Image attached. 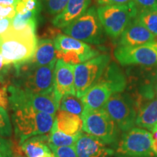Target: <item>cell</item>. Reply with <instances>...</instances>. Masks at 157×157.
Masks as SVG:
<instances>
[{
    "mask_svg": "<svg viewBox=\"0 0 157 157\" xmlns=\"http://www.w3.org/2000/svg\"><path fill=\"white\" fill-rule=\"evenodd\" d=\"M41 10L39 0H19L15 5L16 14H23L29 11Z\"/></svg>",
    "mask_w": 157,
    "mask_h": 157,
    "instance_id": "cell-26",
    "label": "cell"
},
{
    "mask_svg": "<svg viewBox=\"0 0 157 157\" xmlns=\"http://www.w3.org/2000/svg\"><path fill=\"white\" fill-rule=\"evenodd\" d=\"M22 151L27 157L53 156L49 146L48 135H36L29 137L20 145Z\"/></svg>",
    "mask_w": 157,
    "mask_h": 157,
    "instance_id": "cell-19",
    "label": "cell"
},
{
    "mask_svg": "<svg viewBox=\"0 0 157 157\" xmlns=\"http://www.w3.org/2000/svg\"><path fill=\"white\" fill-rule=\"evenodd\" d=\"M49 137V145L56 147L63 146H74L76 140V136L68 135L66 133L58 130L53 124Z\"/></svg>",
    "mask_w": 157,
    "mask_h": 157,
    "instance_id": "cell-24",
    "label": "cell"
},
{
    "mask_svg": "<svg viewBox=\"0 0 157 157\" xmlns=\"http://www.w3.org/2000/svg\"><path fill=\"white\" fill-rule=\"evenodd\" d=\"M151 135L153 140H157V129H155L152 131Z\"/></svg>",
    "mask_w": 157,
    "mask_h": 157,
    "instance_id": "cell-39",
    "label": "cell"
},
{
    "mask_svg": "<svg viewBox=\"0 0 157 157\" xmlns=\"http://www.w3.org/2000/svg\"><path fill=\"white\" fill-rule=\"evenodd\" d=\"M137 117L135 124L152 131L157 123V95L135 102Z\"/></svg>",
    "mask_w": 157,
    "mask_h": 157,
    "instance_id": "cell-17",
    "label": "cell"
},
{
    "mask_svg": "<svg viewBox=\"0 0 157 157\" xmlns=\"http://www.w3.org/2000/svg\"><path fill=\"white\" fill-rule=\"evenodd\" d=\"M117 62L122 66H140L157 67V40L133 48L118 46L113 52Z\"/></svg>",
    "mask_w": 157,
    "mask_h": 157,
    "instance_id": "cell-13",
    "label": "cell"
},
{
    "mask_svg": "<svg viewBox=\"0 0 157 157\" xmlns=\"http://www.w3.org/2000/svg\"><path fill=\"white\" fill-rule=\"evenodd\" d=\"M12 18H5L0 20V36L3 35L9 30L12 23Z\"/></svg>",
    "mask_w": 157,
    "mask_h": 157,
    "instance_id": "cell-36",
    "label": "cell"
},
{
    "mask_svg": "<svg viewBox=\"0 0 157 157\" xmlns=\"http://www.w3.org/2000/svg\"><path fill=\"white\" fill-rule=\"evenodd\" d=\"M91 0H69L61 13L52 19V25L58 29H64L87 10Z\"/></svg>",
    "mask_w": 157,
    "mask_h": 157,
    "instance_id": "cell-18",
    "label": "cell"
},
{
    "mask_svg": "<svg viewBox=\"0 0 157 157\" xmlns=\"http://www.w3.org/2000/svg\"><path fill=\"white\" fill-rule=\"evenodd\" d=\"M19 0H0V5H14L15 7Z\"/></svg>",
    "mask_w": 157,
    "mask_h": 157,
    "instance_id": "cell-37",
    "label": "cell"
},
{
    "mask_svg": "<svg viewBox=\"0 0 157 157\" xmlns=\"http://www.w3.org/2000/svg\"><path fill=\"white\" fill-rule=\"evenodd\" d=\"M10 67L11 66L5 63L3 57L0 52V82L5 83V78L9 73Z\"/></svg>",
    "mask_w": 157,
    "mask_h": 157,
    "instance_id": "cell-35",
    "label": "cell"
},
{
    "mask_svg": "<svg viewBox=\"0 0 157 157\" xmlns=\"http://www.w3.org/2000/svg\"><path fill=\"white\" fill-rule=\"evenodd\" d=\"M137 17L157 38V10L139 13Z\"/></svg>",
    "mask_w": 157,
    "mask_h": 157,
    "instance_id": "cell-25",
    "label": "cell"
},
{
    "mask_svg": "<svg viewBox=\"0 0 157 157\" xmlns=\"http://www.w3.org/2000/svg\"><path fill=\"white\" fill-rule=\"evenodd\" d=\"M36 35L25 34L8 30L0 36V52L5 63L15 67L30 61L34 57Z\"/></svg>",
    "mask_w": 157,
    "mask_h": 157,
    "instance_id": "cell-3",
    "label": "cell"
},
{
    "mask_svg": "<svg viewBox=\"0 0 157 157\" xmlns=\"http://www.w3.org/2000/svg\"><path fill=\"white\" fill-rule=\"evenodd\" d=\"M84 109V104L82 99L78 98L76 95L68 94L63 96L60 100L59 110L67 111L82 117Z\"/></svg>",
    "mask_w": 157,
    "mask_h": 157,
    "instance_id": "cell-23",
    "label": "cell"
},
{
    "mask_svg": "<svg viewBox=\"0 0 157 157\" xmlns=\"http://www.w3.org/2000/svg\"><path fill=\"white\" fill-rule=\"evenodd\" d=\"M102 109L114 121L123 132L134 127L137 108L133 98L128 93H117L110 97Z\"/></svg>",
    "mask_w": 157,
    "mask_h": 157,
    "instance_id": "cell-9",
    "label": "cell"
},
{
    "mask_svg": "<svg viewBox=\"0 0 157 157\" xmlns=\"http://www.w3.org/2000/svg\"><path fill=\"white\" fill-rule=\"evenodd\" d=\"M154 82L155 87H156V89L157 90V73L155 74V76H154Z\"/></svg>",
    "mask_w": 157,
    "mask_h": 157,
    "instance_id": "cell-40",
    "label": "cell"
},
{
    "mask_svg": "<svg viewBox=\"0 0 157 157\" xmlns=\"http://www.w3.org/2000/svg\"><path fill=\"white\" fill-rule=\"evenodd\" d=\"M110 63L111 56L102 54L82 63L74 65V86L78 98H81L97 83Z\"/></svg>",
    "mask_w": 157,
    "mask_h": 157,
    "instance_id": "cell-11",
    "label": "cell"
},
{
    "mask_svg": "<svg viewBox=\"0 0 157 157\" xmlns=\"http://www.w3.org/2000/svg\"><path fill=\"white\" fill-rule=\"evenodd\" d=\"M8 84L4 83L2 86L0 87V107H2L6 111L10 109V102L8 91H7Z\"/></svg>",
    "mask_w": 157,
    "mask_h": 157,
    "instance_id": "cell-32",
    "label": "cell"
},
{
    "mask_svg": "<svg viewBox=\"0 0 157 157\" xmlns=\"http://www.w3.org/2000/svg\"><path fill=\"white\" fill-rule=\"evenodd\" d=\"M54 93L60 101L63 96L76 95L74 86V65L57 60L54 71Z\"/></svg>",
    "mask_w": 157,
    "mask_h": 157,
    "instance_id": "cell-15",
    "label": "cell"
},
{
    "mask_svg": "<svg viewBox=\"0 0 157 157\" xmlns=\"http://www.w3.org/2000/svg\"><path fill=\"white\" fill-rule=\"evenodd\" d=\"M137 13L157 10V0H133Z\"/></svg>",
    "mask_w": 157,
    "mask_h": 157,
    "instance_id": "cell-30",
    "label": "cell"
},
{
    "mask_svg": "<svg viewBox=\"0 0 157 157\" xmlns=\"http://www.w3.org/2000/svg\"><path fill=\"white\" fill-rule=\"evenodd\" d=\"M78 157H111L115 151L97 137L80 132L74 145Z\"/></svg>",
    "mask_w": 157,
    "mask_h": 157,
    "instance_id": "cell-14",
    "label": "cell"
},
{
    "mask_svg": "<svg viewBox=\"0 0 157 157\" xmlns=\"http://www.w3.org/2000/svg\"><path fill=\"white\" fill-rule=\"evenodd\" d=\"M118 39L119 46L133 48L152 42L156 38L136 17Z\"/></svg>",
    "mask_w": 157,
    "mask_h": 157,
    "instance_id": "cell-16",
    "label": "cell"
},
{
    "mask_svg": "<svg viewBox=\"0 0 157 157\" xmlns=\"http://www.w3.org/2000/svg\"><path fill=\"white\" fill-rule=\"evenodd\" d=\"M46 157H55V156H46Z\"/></svg>",
    "mask_w": 157,
    "mask_h": 157,
    "instance_id": "cell-42",
    "label": "cell"
},
{
    "mask_svg": "<svg viewBox=\"0 0 157 157\" xmlns=\"http://www.w3.org/2000/svg\"><path fill=\"white\" fill-rule=\"evenodd\" d=\"M100 6L123 5L133 3V0H95Z\"/></svg>",
    "mask_w": 157,
    "mask_h": 157,
    "instance_id": "cell-34",
    "label": "cell"
},
{
    "mask_svg": "<svg viewBox=\"0 0 157 157\" xmlns=\"http://www.w3.org/2000/svg\"><path fill=\"white\" fill-rule=\"evenodd\" d=\"M12 119L15 137L21 145L29 137L48 135L53 126L55 117L24 106L12 109Z\"/></svg>",
    "mask_w": 157,
    "mask_h": 157,
    "instance_id": "cell-2",
    "label": "cell"
},
{
    "mask_svg": "<svg viewBox=\"0 0 157 157\" xmlns=\"http://www.w3.org/2000/svg\"><path fill=\"white\" fill-rule=\"evenodd\" d=\"M127 87V78L116 63H110L93 87L81 98L84 110H98L103 108L113 94L124 92Z\"/></svg>",
    "mask_w": 157,
    "mask_h": 157,
    "instance_id": "cell-1",
    "label": "cell"
},
{
    "mask_svg": "<svg viewBox=\"0 0 157 157\" xmlns=\"http://www.w3.org/2000/svg\"><path fill=\"white\" fill-rule=\"evenodd\" d=\"M84 132L108 146H116L120 139V129L103 109L84 110L82 115Z\"/></svg>",
    "mask_w": 157,
    "mask_h": 157,
    "instance_id": "cell-6",
    "label": "cell"
},
{
    "mask_svg": "<svg viewBox=\"0 0 157 157\" xmlns=\"http://www.w3.org/2000/svg\"><path fill=\"white\" fill-rule=\"evenodd\" d=\"M47 12L50 15H58L63 10L69 0H42Z\"/></svg>",
    "mask_w": 157,
    "mask_h": 157,
    "instance_id": "cell-28",
    "label": "cell"
},
{
    "mask_svg": "<svg viewBox=\"0 0 157 157\" xmlns=\"http://www.w3.org/2000/svg\"><path fill=\"white\" fill-rule=\"evenodd\" d=\"M39 13L40 10H35L16 14L12 20L9 30L21 34L36 35Z\"/></svg>",
    "mask_w": 157,
    "mask_h": 157,
    "instance_id": "cell-21",
    "label": "cell"
},
{
    "mask_svg": "<svg viewBox=\"0 0 157 157\" xmlns=\"http://www.w3.org/2000/svg\"><path fill=\"white\" fill-rule=\"evenodd\" d=\"M56 60V50L53 40L50 39L38 40L34 57L29 63L34 66H47Z\"/></svg>",
    "mask_w": 157,
    "mask_h": 157,
    "instance_id": "cell-22",
    "label": "cell"
},
{
    "mask_svg": "<svg viewBox=\"0 0 157 157\" xmlns=\"http://www.w3.org/2000/svg\"><path fill=\"white\" fill-rule=\"evenodd\" d=\"M157 129V123H156V124L155 125V127H154V129ZM154 129H153V130H154ZM152 130V131H153Z\"/></svg>",
    "mask_w": 157,
    "mask_h": 157,
    "instance_id": "cell-41",
    "label": "cell"
},
{
    "mask_svg": "<svg viewBox=\"0 0 157 157\" xmlns=\"http://www.w3.org/2000/svg\"><path fill=\"white\" fill-rule=\"evenodd\" d=\"M53 42L57 60H62L66 63H82L100 55L99 51L92 48L87 43L66 34H58Z\"/></svg>",
    "mask_w": 157,
    "mask_h": 157,
    "instance_id": "cell-12",
    "label": "cell"
},
{
    "mask_svg": "<svg viewBox=\"0 0 157 157\" xmlns=\"http://www.w3.org/2000/svg\"><path fill=\"white\" fill-rule=\"evenodd\" d=\"M16 157H20V156H16Z\"/></svg>",
    "mask_w": 157,
    "mask_h": 157,
    "instance_id": "cell-43",
    "label": "cell"
},
{
    "mask_svg": "<svg viewBox=\"0 0 157 157\" xmlns=\"http://www.w3.org/2000/svg\"><path fill=\"white\" fill-rule=\"evenodd\" d=\"M16 11L14 5H0V20L5 18H12L15 16Z\"/></svg>",
    "mask_w": 157,
    "mask_h": 157,
    "instance_id": "cell-33",
    "label": "cell"
},
{
    "mask_svg": "<svg viewBox=\"0 0 157 157\" xmlns=\"http://www.w3.org/2000/svg\"><path fill=\"white\" fill-rule=\"evenodd\" d=\"M151 133L133 127L123 133L116 148L117 157H154Z\"/></svg>",
    "mask_w": 157,
    "mask_h": 157,
    "instance_id": "cell-10",
    "label": "cell"
},
{
    "mask_svg": "<svg viewBox=\"0 0 157 157\" xmlns=\"http://www.w3.org/2000/svg\"><path fill=\"white\" fill-rule=\"evenodd\" d=\"M57 61V60H56ZM56 61L47 66H36L28 62L15 67V84L35 94H48L54 90V71Z\"/></svg>",
    "mask_w": 157,
    "mask_h": 157,
    "instance_id": "cell-4",
    "label": "cell"
},
{
    "mask_svg": "<svg viewBox=\"0 0 157 157\" xmlns=\"http://www.w3.org/2000/svg\"><path fill=\"white\" fill-rule=\"evenodd\" d=\"M63 31L67 36L88 44L99 45L106 41V34L98 17L97 8L94 6L63 29Z\"/></svg>",
    "mask_w": 157,
    "mask_h": 157,
    "instance_id": "cell-5",
    "label": "cell"
},
{
    "mask_svg": "<svg viewBox=\"0 0 157 157\" xmlns=\"http://www.w3.org/2000/svg\"><path fill=\"white\" fill-rule=\"evenodd\" d=\"M13 128L7 111L0 107V135L3 137H10Z\"/></svg>",
    "mask_w": 157,
    "mask_h": 157,
    "instance_id": "cell-27",
    "label": "cell"
},
{
    "mask_svg": "<svg viewBox=\"0 0 157 157\" xmlns=\"http://www.w3.org/2000/svg\"><path fill=\"white\" fill-rule=\"evenodd\" d=\"M97 13L105 34L113 39H119L137 15L134 2L123 5L100 6Z\"/></svg>",
    "mask_w": 157,
    "mask_h": 157,
    "instance_id": "cell-7",
    "label": "cell"
},
{
    "mask_svg": "<svg viewBox=\"0 0 157 157\" xmlns=\"http://www.w3.org/2000/svg\"><path fill=\"white\" fill-rule=\"evenodd\" d=\"M7 91L10 110L19 107H30L54 117L59 110L60 101L55 95L54 91L48 94L31 93L15 84L8 85Z\"/></svg>",
    "mask_w": 157,
    "mask_h": 157,
    "instance_id": "cell-8",
    "label": "cell"
},
{
    "mask_svg": "<svg viewBox=\"0 0 157 157\" xmlns=\"http://www.w3.org/2000/svg\"><path fill=\"white\" fill-rule=\"evenodd\" d=\"M55 157H78L74 146L56 147L49 145Z\"/></svg>",
    "mask_w": 157,
    "mask_h": 157,
    "instance_id": "cell-29",
    "label": "cell"
},
{
    "mask_svg": "<svg viewBox=\"0 0 157 157\" xmlns=\"http://www.w3.org/2000/svg\"><path fill=\"white\" fill-rule=\"evenodd\" d=\"M13 154L12 143L0 135V157H12Z\"/></svg>",
    "mask_w": 157,
    "mask_h": 157,
    "instance_id": "cell-31",
    "label": "cell"
},
{
    "mask_svg": "<svg viewBox=\"0 0 157 157\" xmlns=\"http://www.w3.org/2000/svg\"><path fill=\"white\" fill-rule=\"evenodd\" d=\"M54 125L66 134L76 136L81 132L83 121L79 116L59 110L55 117Z\"/></svg>",
    "mask_w": 157,
    "mask_h": 157,
    "instance_id": "cell-20",
    "label": "cell"
},
{
    "mask_svg": "<svg viewBox=\"0 0 157 157\" xmlns=\"http://www.w3.org/2000/svg\"><path fill=\"white\" fill-rule=\"evenodd\" d=\"M152 148L155 155H157V140H153Z\"/></svg>",
    "mask_w": 157,
    "mask_h": 157,
    "instance_id": "cell-38",
    "label": "cell"
}]
</instances>
